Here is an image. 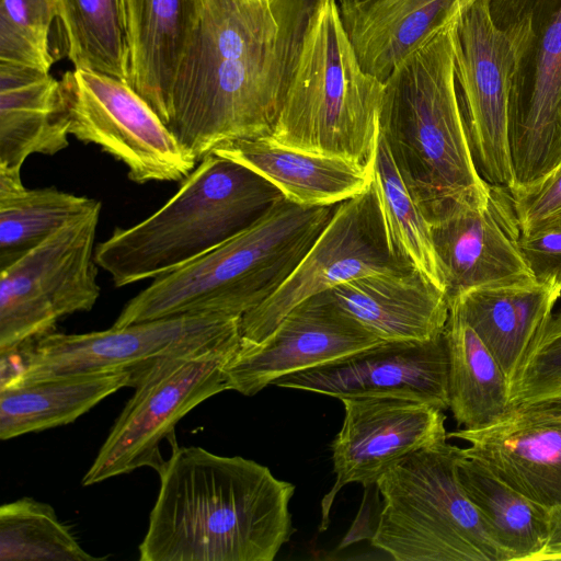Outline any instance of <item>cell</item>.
<instances>
[{
	"label": "cell",
	"instance_id": "cell-31",
	"mask_svg": "<svg viewBox=\"0 0 561 561\" xmlns=\"http://www.w3.org/2000/svg\"><path fill=\"white\" fill-rule=\"evenodd\" d=\"M371 179L392 253L445 291L430 224L408 192L380 133Z\"/></svg>",
	"mask_w": 561,
	"mask_h": 561
},
{
	"label": "cell",
	"instance_id": "cell-29",
	"mask_svg": "<svg viewBox=\"0 0 561 561\" xmlns=\"http://www.w3.org/2000/svg\"><path fill=\"white\" fill-rule=\"evenodd\" d=\"M98 204L96 199L55 187L26 188L21 174L0 171V264Z\"/></svg>",
	"mask_w": 561,
	"mask_h": 561
},
{
	"label": "cell",
	"instance_id": "cell-36",
	"mask_svg": "<svg viewBox=\"0 0 561 561\" xmlns=\"http://www.w3.org/2000/svg\"><path fill=\"white\" fill-rule=\"evenodd\" d=\"M524 260L536 282L561 289V222L519 237Z\"/></svg>",
	"mask_w": 561,
	"mask_h": 561
},
{
	"label": "cell",
	"instance_id": "cell-22",
	"mask_svg": "<svg viewBox=\"0 0 561 561\" xmlns=\"http://www.w3.org/2000/svg\"><path fill=\"white\" fill-rule=\"evenodd\" d=\"M205 0H125L127 83L163 122Z\"/></svg>",
	"mask_w": 561,
	"mask_h": 561
},
{
	"label": "cell",
	"instance_id": "cell-1",
	"mask_svg": "<svg viewBox=\"0 0 561 561\" xmlns=\"http://www.w3.org/2000/svg\"><path fill=\"white\" fill-rule=\"evenodd\" d=\"M327 0H205L163 124L199 162L271 136L305 38Z\"/></svg>",
	"mask_w": 561,
	"mask_h": 561
},
{
	"label": "cell",
	"instance_id": "cell-12",
	"mask_svg": "<svg viewBox=\"0 0 561 561\" xmlns=\"http://www.w3.org/2000/svg\"><path fill=\"white\" fill-rule=\"evenodd\" d=\"M59 82L70 135L124 163L133 182L183 181L195 169L194 154L128 83L83 69Z\"/></svg>",
	"mask_w": 561,
	"mask_h": 561
},
{
	"label": "cell",
	"instance_id": "cell-24",
	"mask_svg": "<svg viewBox=\"0 0 561 561\" xmlns=\"http://www.w3.org/2000/svg\"><path fill=\"white\" fill-rule=\"evenodd\" d=\"M213 153L238 162L301 206L340 204L371 185V169L280 145L268 137L222 144Z\"/></svg>",
	"mask_w": 561,
	"mask_h": 561
},
{
	"label": "cell",
	"instance_id": "cell-33",
	"mask_svg": "<svg viewBox=\"0 0 561 561\" xmlns=\"http://www.w3.org/2000/svg\"><path fill=\"white\" fill-rule=\"evenodd\" d=\"M55 0H0V60L49 72Z\"/></svg>",
	"mask_w": 561,
	"mask_h": 561
},
{
	"label": "cell",
	"instance_id": "cell-9",
	"mask_svg": "<svg viewBox=\"0 0 561 561\" xmlns=\"http://www.w3.org/2000/svg\"><path fill=\"white\" fill-rule=\"evenodd\" d=\"M241 318L183 314L79 334L51 332L0 355V386L96 371L135 370L158 359L240 346Z\"/></svg>",
	"mask_w": 561,
	"mask_h": 561
},
{
	"label": "cell",
	"instance_id": "cell-5",
	"mask_svg": "<svg viewBox=\"0 0 561 561\" xmlns=\"http://www.w3.org/2000/svg\"><path fill=\"white\" fill-rule=\"evenodd\" d=\"M283 198L251 169L210 153L161 208L98 243L96 263L116 287L154 279L243 231Z\"/></svg>",
	"mask_w": 561,
	"mask_h": 561
},
{
	"label": "cell",
	"instance_id": "cell-14",
	"mask_svg": "<svg viewBox=\"0 0 561 561\" xmlns=\"http://www.w3.org/2000/svg\"><path fill=\"white\" fill-rule=\"evenodd\" d=\"M459 106L474 165L488 184L515 187L507 122L516 57L511 39L476 0L451 25Z\"/></svg>",
	"mask_w": 561,
	"mask_h": 561
},
{
	"label": "cell",
	"instance_id": "cell-4",
	"mask_svg": "<svg viewBox=\"0 0 561 561\" xmlns=\"http://www.w3.org/2000/svg\"><path fill=\"white\" fill-rule=\"evenodd\" d=\"M337 205L301 206L284 197L243 231L152 279L127 301L113 327L183 314L242 318L289 277Z\"/></svg>",
	"mask_w": 561,
	"mask_h": 561
},
{
	"label": "cell",
	"instance_id": "cell-11",
	"mask_svg": "<svg viewBox=\"0 0 561 561\" xmlns=\"http://www.w3.org/2000/svg\"><path fill=\"white\" fill-rule=\"evenodd\" d=\"M238 347L203 351L158 359L133 370V397L112 426L82 479L92 485L150 467L158 473L167 459L164 439L176 444V424L195 407L227 390L225 368Z\"/></svg>",
	"mask_w": 561,
	"mask_h": 561
},
{
	"label": "cell",
	"instance_id": "cell-15",
	"mask_svg": "<svg viewBox=\"0 0 561 561\" xmlns=\"http://www.w3.org/2000/svg\"><path fill=\"white\" fill-rule=\"evenodd\" d=\"M344 420L331 443L335 481L321 501L320 530L335 496L348 483L368 488L409 455L447 440L444 410L398 397L341 399Z\"/></svg>",
	"mask_w": 561,
	"mask_h": 561
},
{
	"label": "cell",
	"instance_id": "cell-26",
	"mask_svg": "<svg viewBox=\"0 0 561 561\" xmlns=\"http://www.w3.org/2000/svg\"><path fill=\"white\" fill-rule=\"evenodd\" d=\"M133 370L96 371L0 386V438L66 425L121 388Z\"/></svg>",
	"mask_w": 561,
	"mask_h": 561
},
{
	"label": "cell",
	"instance_id": "cell-32",
	"mask_svg": "<svg viewBox=\"0 0 561 561\" xmlns=\"http://www.w3.org/2000/svg\"><path fill=\"white\" fill-rule=\"evenodd\" d=\"M47 503L23 497L0 507L1 561H99Z\"/></svg>",
	"mask_w": 561,
	"mask_h": 561
},
{
	"label": "cell",
	"instance_id": "cell-13",
	"mask_svg": "<svg viewBox=\"0 0 561 561\" xmlns=\"http://www.w3.org/2000/svg\"><path fill=\"white\" fill-rule=\"evenodd\" d=\"M412 268L389 247L371 184L337 205L289 277L270 298L241 318L239 348L261 343L295 306L313 295L367 275Z\"/></svg>",
	"mask_w": 561,
	"mask_h": 561
},
{
	"label": "cell",
	"instance_id": "cell-2",
	"mask_svg": "<svg viewBox=\"0 0 561 561\" xmlns=\"http://www.w3.org/2000/svg\"><path fill=\"white\" fill-rule=\"evenodd\" d=\"M141 561H272L295 528V485L241 456L172 445Z\"/></svg>",
	"mask_w": 561,
	"mask_h": 561
},
{
	"label": "cell",
	"instance_id": "cell-3",
	"mask_svg": "<svg viewBox=\"0 0 561 561\" xmlns=\"http://www.w3.org/2000/svg\"><path fill=\"white\" fill-rule=\"evenodd\" d=\"M453 22L392 70L379 113V133L428 224L490 191L474 165L459 106Z\"/></svg>",
	"mask_w": 561,
	"mask_h": 561
},
{
	"label": "cell",
	"instance_id": "cell-8",
	"mask_svg": "<svg viewBox=\"0 0 561 561\" xmlns=\"http://www.w3.org/2000/svg\"><path fill=\"white\" fill-rule=\"evenodd\" d=\"M516 64L507 140L515 187L526 188L561 162V0H488Z\"/></svg>",
	"mask_w": 561,
	"mask_h": 561
},
{
	"label": "cell",
	"instance_id": "cell-25",
	"mask_svg": "<svg viewBox=\"0 0 561 561\" xmlns=\"http://www.w3.org/2000/svg\"><path fill=\"white\" fill-rule=\"evenodd\" d=\"M560 296V288L530 280L471 289L449 306L474 330L511 385Z\"/></svg>",
	"mask_w": 561,
	"mask_h": 561
},
{
	"label": "cell",
	"instance_id": "cell-16",
	"mask_svg": "<svg viewBox=\"0 0 561 561\" xmlns=\"http://www.w3.org/2000/svg\"><path fill=\"white\" fill-rule=\"evenodd\" d=\"M430 228L449 302L471 289L535 280L508 190L490 184L485 199L456 205Z\"/></svg>",
	"mask_w": 561,
	"mask_h": 561
},
{
	"label": "cell",
	"instance_id": "cell-17",
	"mask_svg": "<svg viewBox=\"0 0 561 561\" xmlns=\"http://www.w3.org/2000/svg\"><path fill=\"white\" fill-rule=\"evenodd\" d=\"M337 399L398 397L449 409L448 354L443 335L428 341H383L330 363L273 381Z\"/></svg>",
	"mask_w": 561,
	"mask_h": 561
},
{
	"label": "cell",
	"instance_id": "cell-30",
	"mask_svg": "<svg viewBox=\"0 0 561 561\" xmlns=\"http://www.w3.org/2000/svg\"><path fill=\"white\" fill-rule=\"evenodd\" d=\"M75 69L127 83L125 0H55Z\"/></svg>",
	"mask_w": 561,
	"mask_h": 561
},
{
	"label": "cell",
	"instance_id": "cell-27",
	"mask_svg": "<svg viewBox=\"0 0 561 561\" xmlns=\"http://www.w3.org/2000/svg\"><path fill=\"white\" fill-rule=\"evenodd\" d=\"M448 354L449 409L458 426L476 430L511 408L510 381L460 312L449 306L444 330Z\"/></svg>",
	"mask_w": 561,
	"mask_h": 561
},
{
	"label": "cell",
	"instance_id": "cell-18",
	"mask_svg": "<svg viewBox=\"0 0 561 561\" xmlns=\"http://www.w3.org/2000/svg\"><path fill=\"white\" fill-rule=\"evenodd\" d=\"M381 342L323 291L295 306L261 343L237 351L225 368L227 390L254 396L280 377Z\"/></svg>",
	"mask_w": 561,
	"mask_h": 561
},
{
	"label": "cell",
	"instance_id": "cell-19",
	"mask_svg": "<svg viewBox=\"0 0 561 561\" xmlns=\"http://www.w3.org/2000/svg\"><path fill=\"white\" fill-rule=\"evenodd\" d=\"M447 437L467 442L466 456L534 502L561 504V402L514 405L489 425Z\"/></svg>",
	"mask_w": 561,
	"mask_h": 561
},
{
	"label": "cell",
	"instance_id": "cell-34",
	"mask_svg": "<svg viewBox=\"0 0 561 561\" xmlns=\"http://www.w3.org/2000/svg\"><path fill=\"white\" fill-rule=\"evenodd\" d=\"M512 407L561 402V313L551 314L510 385Z\"/></svg>",
	"mask_w": 561,
	"mask_h": 561
},
{
	"label": "cell",
	"instance_id": "cell-28",
	"mask_svg": "<svg viewBox=\"0 0 561 561\" xmlns=\"http://www.w3.org/2000/svg\"><path fill=\"white\" fill-rule=\"evenodd\" d=\"M458 478L494 539L512 560L534 561L548 535L549 510L500 479L480 461L465 455Z\"/></svg>",
	"mask_w": 561,
	"mask_h": 561
},
{
	"label": "cell",
	"instance_id": "cell-37",
	"mask_svg": "<svg viewBox=\"0 0 561 561\" xmlns=\"http://www.w3.org/2000/svg\"><path fill=\"white\" fill-rule=\"evenodd\" d=\"M543 560H561V504L549 510L547 540L534 561Z\"/></svg>",
	"mask_w": 561,
	"mask_h": 561
},
{
	"label": "cell",
	"instance_id": "cell-7",
	"mask_svg": "<svg viewBox=\"0 0 561 561\" xmlns=\"http://www.w3.org/2000/svg\"><path fill=\"white\" fill-rule=\"evenodd\" d=\"M462 448L444 440L385 472L374 547L397 561H510L458 478Z\"/></svg>",
	"mask_w": 561,
	"mask_h": 561
},
{
	"label": "cell",
	"instance_id": "cell-21",
	"mask_svg": "<svg viewBox=\"0 0 561 561\" xmlns=\"http://www.w3.org/2000/svg\"><path fill=\"white\" fill-rule=\"evenodd\" d=\"M333 302L382 341H428L443 335L449 301L419 271L373 274L327 290Z\"/></svg>",
	"mask_w": 561,
	"mask_h": 561
},
{
	"label": "cell",
	"instance_id": "cell-20",
	"mask_svg": "<svg viewBox=\"0 0 561 561\" xmlns=\"http://www.w3.org/2000/svg\"><path fill=\"white\" fill-rule=\"evenodd\" d=\"M476 0H336L363 69L385 82Z\"/></svg>",
	"mask_w": 561,
	"mask_h": 561
},
{
	"label": "cell",
	"instance_id": "cell-10",
	"mask_svg": "<svg viewBox=\"0 0 561 561\" xmlns=\"http://www.w3.org/2000/svg\"><path fill=\"white\" fill-rule=\"evenodd\" d=\"M100 213L101 203L0 264V355L54 332L64 317L94 307L101 293Z\"/></svg>",
	"mask_w": 561,
	"mask_h": 561
},
{
	"label": "cell",
	"instance_id": "cell-6",
	"mask_svg": "<svg viewBox=\"0 0 561 561\" xmlns=\"http://www.w3.org/2000/svg\"><path fill=\"white\" fill-rule=\"evenodd\" d=\"M383 87L363 69L343 27L336 0H327L309 27L268 138L371 169Z\"/></svg>",
	"mask_w": 561,
	"mask_h": 561
},
{
	"label": "cell",
	"instance_id": "cell-23",
	"mask_svg": "<svg viewBox=\"0 0 561 561\" xmlns=\"http://www.w3.org/2000/svg\"><path fill=\"white\" fill-rule=\"evenodd\" d=\"M60 82L49 72L0 60V171L21 174L34 153L69 146Z\"/></svg>",
	"mask_w": 561,
	"mask_h": 561
},
{
	"label": "cell",
	"instance_id": "cell-35",
	"mask_svg": "<svg viewBox=\"0 0 561 561\" xmlns=\"http://www.w3.org/2000/svg\"><path fill=\"white\" fill-rule=\"evenodd\" d=\"M523 234L561 222V162L536 184L510 192Z\"/></svg>",
	"mask_w": 561,
	"mask_h": 561
}]
</instances>
